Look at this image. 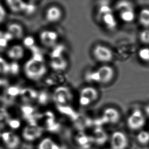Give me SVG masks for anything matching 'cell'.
Returning a JSON list of instances; mask_svg holds the SVG:
<instances>
[{
	"label": "cell",
	"instance_id": "6da1fadb",
	"mask_svg": "<svg viewBox=\"0 0 149 149\" xmlns=\"http://www.w3.org/2000/svg\"><path fill=\"white\" fill-rule=\"evenodd\" d=\"M24 71L28 79L38 81L42 79L47 72V68L43 61L35 58L27 61L24 66Z\"/></svg>",
	"mask_w": 149,
	"mask_h": 149
},
{
	"label": "cell",
	"instance_id": "7a4b0ae2",
	"mask_svg": "<svg viewBox=\"0 0 149 149\" xmlns=\"http://www.w3.org/2000/svg\"><path fill=\"white\" fill-rule=\"evenodd\" d=\"M89 79L91 82L101 85H107L113 81L115 77V70L109 65H102L90 73Z\"/></svg>",
	"mask_w": 149,
	"mask_h": 149
},
{
	"label": "cell",
	"instance_id": "3957f363",
	"mask_svg": "<svg viewBox=\"0 0 149 149\" xmlns=\"http://www.w3.org/2000/svg\"><path fill=\"white\" fill-rule=\"evenodd\" d=\"M79 102L82 106H88L95 102L99 97V91L91 86L84 87L79 92Z\"/></svg>",
	"mask_w": 149,
	"mask_h": 149
},
{
	"label": "cell",
	"instance_id": "277c9868",
	"mask_svg": "<svg viewBox=\"0 0 149 149\" xmlns=\"http://www.w3.org/2000/svg\"><path fill=\"white\" fill-rule=\"evenodd\" d=\"M92 54L97 62L107 63L110 62L113 58V51L109 47L102 45H98L93 48Z\"/></svg>",
	"mask_w": 149,
	"mask_h": 149
},
{
	"label": "cell",
	"instance_id": "5b68a950",
	"mask_svg": "<svg viewBox=\"0 0 149 149\" xmlns=\"http://www.w3.org/2000/svg\"><path fill=\"white\" fill-rule=\"evenodd\" d=\"M109 140L111 149H125L128 146L127 136L122 131L113 132Z\"/></svg>",
	"mask_w": 149,
	"mask_h": 149
},
{
	"label": "cell",
	"instance_id": "8992f818",
	"mask_svg": "<svg viewBox=\"0 0 149 149\" xmlns=\"http://www.w3.org/2000/svg\"><path fill=\"white\" fill-rule=\"evenodd\" d=\"M1 140L7 149H18L21 145V139L16 133L11 131L2 133Z\"/></svg>",
	"mask_w": 149,
	"mask_h": 149
},
{
	"label": "cell",
	"instance_id": "52a82bcc",
	"mask_svg": "<svg viewBox=\"0 0 149 149\" xmlns=\"http://www.w3.org/2000/svg\"><path fill=\"white\" fill-rule=\"evenodd\" d=\"M43 130L40 126L29 125L24 127L22 131V137L29 142L38 141L42 138Z\"/></svg>",
	"mask_w": 149,
	"mask_h": 149
},
{
	"label": "cell",
	"instance_id": "ba28073f",
	"mask_svg": "<svg viewBox=\"0 0 149 149\" xmlns=\"http://www.w3.org/2000/svg\"><path fill=\"white\" fill-rule=\"evenodd\" d=\"M117 9L120 11V16L124 22H130L134 19L135 13L129 2H119L117 5Z\"/></svg>",
	"mask_w": 149,
	"mask_h": 149
},
{
	"label": "cell",
	"instance_id": "9c48e42d",
	"mask_svg": "<svg viewBox=\"0 0 149 149\" xmlns=\"http://www.w3.org/2000/svg\"><path fill=\"white\" fill-rule=\"evenodd\" d=\"M120 117L119 111L113 107L105 108L103 111L101 115L103 123L108 125H114L118 123Z\"/></svg>",
	"mask_w": 149,
	"mask_h": 149
},
{
	"label": "cell",
	"instance_id": "30bf717a",
	"mask_svg": "<svg viewBox=\"0 0 149 149\" xmlns=\"http://www.w3.org/2000/svg\"><path fill=\"white\" fill-rule=\"evenodd\" d=\"M145 123V119L141 111L136 109L127 120V125L130 129L137 130L141 128Z\"/></svg>",
	"mask_w": 149,
	"mask_h": 149
},
{
	"label": "cell",
	"instance_id": "8fae6325",
	"mask_svg": "<svg viewBox=\"0 0 149 149\" xmlns=\"http://www.w3.org/2000/svg\"><path fill=\"white\" fill-rule=\"evenodd\" d=\"M58 39V33L52 30L43 31L39 34L41 44L47 47H52L56 45Z\"/></svg>",
	"mask_w": 149,
	"mask_h": 149
},
{
	"label": "cell",
	"instance_id": "7c38bea8",
	"mask_svg": "<svg viewBox=\"0 0 149 149\" xmlns=\"http://www.w3.org/2000/svg\"><path fill=\"white\" fill-rule=\"evenodd\" d=\"M62 10L57 6H50L47 9L45 14V19L50 24L58 22L62 19Z\"/></svg>",
	"mask_w": 149,
	"mask_h": 149
},
{
	"label": "cell",
	"instance_id": "4fadbf2b",
	"mask_svg": "<svg viewBox=\"0 0 149 149\" xmlns=\"http://www.w3.org/2000/svg\"><path fill=\"white\" fill-rule=\"evenodd\" d=\"M36 149H62V146L53 137L47 136L39 140Z\"/></svg>",
	"mask_w": 149,
	"mask_h": 149
},
{
	"label": "cell",
	"instance_id": "5bb4252c",
	"mask_svg": "<svg viewBox=\"0 0 149 149\" xmlns=\"http://www.w3.org/2000/svg\"><path fill=\"white\" fill-rule=\"evenodd\" d=\"M75 143L80 149H90L94 144L91 135L77 134L75 137Z\"/></svg>",
	"mask_w": 149,
	"mask_h": 149
},
{
	"label": "cell",
	"instance_id": "9a60e30c",
	"mask_svg": "<svg viewBox=\"0 0 149 149\" xmlns=\"http://www.w3.org/2000/svg\"><path fill=\"white\" fill-rule=\"evenodd\" d=\"M25 54L24 47L19 45L11 47L8 51L7 55L9 58L13 60H19L24 58Z\"/></svg>",
	"mask_w": 149,
	"mask_h": 149
},
{
	"label": "cell",
	"instance_id": "2e32d148",
	"mask_svg": "<svg viewBox=\"0 0 149 149\" xmlns=\"http://www.w3.org/2000/svg\"><path fill=\"white\" fill-rule=\"evenodd\" d=\"M70 93L67 90L63 88L58 89L54 93V100L58 104H63L66 103L70 100Z\"/></svg>",
	"mask_w": 149,
	"mask_h": 149
},
{
	"label": "cell",
	"instance_id": "e0dca14e",
	"mask_svg": "<svg viewBox=\"0 0 149 149\" xmlns=\"http://www.w3.org/2000/svg\"><path fill=\"white\" fill-rule=\"evenodd\" d=\"M8 32L11 35L13 38L16 39L22 38L24 35V28L20 24H12L9 26Z\"/></svg>",
	"mask_w": 149,
	"mask_h": 149
},
{
	"label": "cell",
	"instance_id": "ac0fdd59",
	"mask_svg": "<svg viewBox=\"0 0 149 149\" xmlns=\"http://www.w3.org/2000/svg\"><path fill=\"white\" fill-rule=\"evenodd\" d=\"M50 66L54 70L62 71L67 68L68 66V63L64 58L57 57L51 61Z\"/></svg>",
	"mask_w": 149,
	"mask_h": 149
},
{
	"label": "cell",
	"instance_id": "d6986e66",
	"mask_svg": "<svg viewBox=\"0 0 149 149\" xmlns=\"http://www.w3.org/2000/svg\"><path fill=\"white\" fill-rule=\"evenodd\" d=\"M103 13V15L101 17V19L105 25H106L109 28H114L116 25V22L115 19L111 13V11L108 10Z\"/></svg>",
	"mask_w": 149,
	"mask_h": 149
},
{
	"label": "cell",
	"instance_id": "ffe728a7",
	"mask_svg": "<svg viewBox=\"0 0 149 149\" xmlns=\"http://www.w3.org/2000/svg\"><path fill=\"white\" fill-rule=\"evenodd\" d=\"M8 5L10 9L14 12H17L25 10L26 4L22 1H7Z\"/></svg>",
	"mask_w": 149,
	"mask_h": 149
},
{
	"label": "cell",
	"instance_id": "44dd1931",
	"mask_svg": "<svg viewBox=\"0 0 149 149\" xmlns=\"http://www.w3.org/2000/svg\"><path fill=\"white\" fill-rule=\"evenodd\" d=\"M139 21L143 26L149 27V9L145 8L141 10L139 15Z\"/></svg>",
	"mask_w": 149,
	"mask_h": 149
},
{
	"label": "cell",
	"instance_id": "7402d4cb",
	"mask_svg": "<svg viewBox=\"0 0 149 149\" xmlns=\"http://www.w3.org/2000/svg\"><path fill=\"white\" fill-rule=\"evenodd\" d=\"M138 141L141 144L145 145L149 143V133L146 131H141L137 136Z\"/></svg>",
	"mask_w": 149,
	"mask_h": 149
},
{
	"label": "cell",
	"instance_id": "603a6c76",
	"mask_svg": "<svg viewBox=\"0 0 149 149\" xmlns=\"http://www.w3.org/2000/svg\"><path fill=\"white\" fill-rule=\"evenodd\" d=\"M139 56L141 60L145 62H149V48H142L139 52Z\"/></svg>",
	"mask_w": 149,
	"mask_h": 149
},
{
	"label": "cell",
	"instance_id": "cb8c5ba5",
	"mask_svg": "<svg viewBox=\"0 0 149 149\" xmlns=\"http://www.w3.org/2000/svg\"><path fill=\"white\" fill-rule=\"evenodd\" d=\"M139 38L142 42L145 44H149V30L143 31L139 36Z\"/></svg>",
	"mask_w": 149,
	"mask_h": 149
},
{
	"label": "cell",
	"instance_id": "d4e9b609",
	"mask_svg": "<svg viewBox=\"0 0 149 149\" xmlns=\"http://www.w3.org/2000/svg\"><path fill=\"white\" fill-rule=\"evenodd\" d=\"M7 45V40L4 38H0V50H3Z\"/></svg>",
	"mask_w": 149,
	"mask_h": 149
},
{
	"label": "cell",
	"instance_id": "484cf974",
	"mask_svg": "<svg viewBox=\"0 0 149 149\" xmlns=\"http://www.w3.org/2000/svg\"><path fill=\"white\" fill-rule=\"evenodd\" d=\"M5 11L4 10V8H3V7L0 5V22H2V21L4 20V18L5 17Z\"/></svg>",
	"mask_w": 149,
	"mask_h": 149
},
{
	"label": "cell",
	"instance_id": "4316f807",
	"mask_svg": "<svg viewBox=\"0 0 149 149\" xmlns=\"http://www.w3.org/2000/svg\"><path fill=\"white\" fill-rule=\"evenodd\" d=\"M6 114L4 111L1 110V113L0 115V124L4 123V121L6 120Z\"/></svg>",
	"mask_w": 149,
	"mask_h": 149
},
{
	"label": "cell",
	"instance_id": "83f0119b",
	"mask_svg": "<svg viewBox=\"0 0 149 149\" xmlns=\"http://www.w3.org/2000/svg\"><path fill=\"white\" fill-rule=\"evenodd\" d=\"M145 111L147 115L149 117V105H147L145 107Z\"/></svg>",
	"mask_w": 149,
	"mask_h": 149
},
{
	"label": "cell",
	"instance_id": "f1b7e54d",
	"mask_svg": "<svg viewBox=\"0 0 149 149\" xmlns=\"http://www.w3.org/2000/svg\"><path fill=\"white\" fill-rule=\"evenodd\" d=\"M1 134H2V133H1V132H0V140L1 139Z\"/></svg>",
	"mask_w": 149,
	"mask_h": 149
},
{
	"label": "cell",
	"instance_id": "f546056e",
	"mask_svg": "<svg viewBox=\"0 0 149 149\" xmlns=\"http://www.w3.org/2000/svg\"><path fill=\"white\" fill-rule=\"evenodd\" d=\"M110 149V148H109V149Z\"/></svg>",
	"mask_w": 149,
	"mask_h": 149
}]
</instances>
